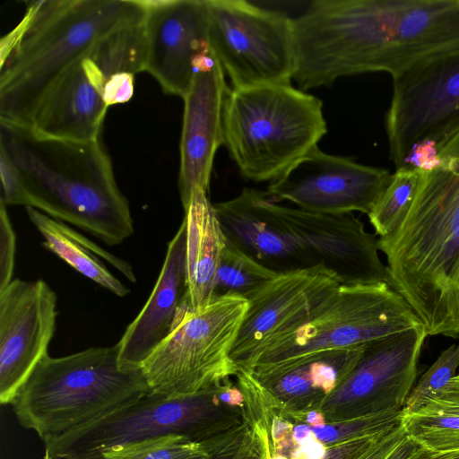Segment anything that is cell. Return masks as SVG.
Instances as JSON below:
<instances>
[{"instance_id": "obj_1", "label": "cell", "mask_w": 459, "mask_h": 459, "mask_svg": "<svg viewBox=\"0 0 459 459\" xmlns=\"http://www.w3.org/2000/svg\"><path fill=\"white\" fill-rule=\"evenodd\" d=\"M293 26V80L307 91L458 49L459 0H316Z\"/></svg>"}, {"instance_id": "obj_2", "label": "cell", "mask_w": 459, "mask_h": 459, "mask_svg": "<svg viewBox=\"0 0 459 459\" xmlns=\"http://www.w3.org/2000/svg\"><path fill=\"white\" fill-rule=\"evenodd\" d=\"M377 247L386 257L387 284L428 336L459 338V133L439 147L403 222Z\"/></svg>"}, {"instance_id": "obj_3", "label": "cell", "mask_w": 459, "mask_h": 459, "mask_svg": "<svg viewBox=\"0 0 459 459\" xmlns=\"http://www.w3.org/2000/svg\"><path fill=\"white\" fill-rule=\"evenodd\" d=\"M143 0H40L0 45V122L29 127L62 74L98 41L143 21Z\"/></svg>"}, {"instance_id": "obj_4", "label": "cell", "mask_w": 459, "mask_h": 459, "mask_svg": "<svg viewBox=\"0 0 459 459\" xmlns=\"http://www.w3.org/2000/svg\"><path fill=\"white\" fill-rule=\"evenodd\" d=\"M0 148L19 172L25 207L77 226L110 246L134 233L129 203L100 139L51 138L0 122Z\"/></svg>"}, {"instance_id": "obj_5", "label": "cell", "mask_w": 459, "mask_h": 459, "mask_svg": "<svg viewBox=\"0 0 459 459\" xmlns=\"http://www.w3.org/2000/svg\"><path fill=\"white\" fill-rule=\"evenodd\" d=\"M151 392L142 368L126 369L118 346L42 359L13 397L19 423L50 440Z\"/></svg>"}, {"instance_id": "obj_6", "label": "cell", "mask_w": 459, "mask_h": 459, "mask_svg": "<svg viewBox=\"0 0 459 459\" xmlns=\"http://www.w3.org/2000/svg\"><path fill=\"white\" fill-rule=\"evenodd\" d=\"M326 133L321 100L290 83L228 91L223 144L241 175L249 180L277 179L317 147Z\"/></svg>"}, {"instance_id": "obj_7", "label": "cell", "mask_w": 459, "mask_h": 459, "mask_svg": "<svg viewBox=\"0 0 459 459\" xmlns=\"http://www.w3.org/2000/svg\"><path fill=\"white\" fill-rule=\"evenodd\" d=\"M247 307L246 299L224 295L196 310L186 296L169 335L141 366L150 391L168 398L191 396L237 374L230 351Z\"/></svg>"}, {"instance_id": "obj_8", "label": "cell", "mask_w": 459, "mask_h": 459, "mask_svg": "<svg viewBox=\"0 0 459 459\" xmlns=\"http://www.w3.org/2000/svg\"><path fill=\"white\" fill-rule=\"evenodd\" d=\"M421 325L406 299L387 283L341 285L306 321L268 341L246 371L362 346Z\"/></svg>"}, {"instance_id": "obj_9", "label": "cell", "mask_w": 459, "mask_h": 459, "mask_svg": "<svg viewBox=\"0 0 459 459\" xmlns=\"http://www.w3.org/2000/svg\"><path fill=\"white\" fill-rule=\"evenodd\" d=\"M143 21L115 30L76 60L46 94L30 127L51 138L99 140L108 108L103 94L109 78L144 72Z\"/></svg>"}, {"instance_id": "obj_10", "label": "cell", "mask_w": 459, "mask_h": 459, "mask_svg": "<svg viewBox=\"0 0 459 459\" xmlns=\"http://www.w3.org/2000/svg\"><path fill=\"white\" fill-rule=\"evenodd\" d=\"M219 386L179 398L149 392L62 436L44 441L46 453L54 459H100L110 449L160 437L208 439Z\"/></svg>"}, {"instance_id": "obj_11", "label": "cell", "mask_w": 459, "mask_h": 459, "mask_svg": "<svg viewBox=\"0 0 459 459\" xmlns=\"http://www.w3.org/2000/svg\"><path fill=\"white\" fill-rule=\"evenodd\" d=\"M210 49L233 88L290 83L293 19L244 0H206Z\"/></svg>"}, {"instance_id": "obj_12", "label": "cell", "mask_w": 459, "mask_h": 459, "mask_svg": "<svg viewBox=\"0 0 459 459\" xmlns=\"http://www.w3.org/2000/svg\"><path fill=\"white\" fill-rule=\"evenodd\" d=\"M392 77L385 129L390 159L399 169L418 143L430 141L439 148L459 133V48Z\"/></svg>"}, {"instance_id": "obj_13", "label": "cell", "mask_w": 459, "mask_h": 459, "mask_svg": "<svg viewBox=\"0 0 459 459\" xmlns=\"http://www.w3.org/2000/svg\"><path fill=\"white\" fill-rule=\"evenodd\" d=\"M391 178L387 169L332 155L317 146L271 182L266 192L276 203L289 201L313 212L368 215Z\"/></svg>"}, {"instance_id": "obj_14", "label": "cell", "mask_w": 459, "mask_h": 459, "mask_svg": "<svg viewBox=\"0 0 459 459\" xmlns=\"http://www.w3.org/2000/svg\"><path fill=\"white\" fill-rule=\"evenodd\" d=\"M428 336L423 325L367 342L354 368L328 394L352 419L402 411L413 388Z\"/></svg>"}, {"instance_id": "obj_15", "label": "cell", "mask_w": 459, "mask_h": 459, "mask_svg": "<svg viewBox=\"0 0 459 459\" xmlns=\"http://www.w3.org/2000/svg\"><path fill=\"white\" fill-rule=\"evenodd\" d=\"M323 265L281 273L248 299L230 351L238 370H247L265 343L306 321L341 286Z\"/></svg>"}, {"instance_id": "obj_16", "label": "cell", "mask_w": 459, "mask_h": 459, "mask_svg": "<svg viewBox=\"0 0 459 459\" xmlns=\"http://www.w3.org/2000/svg\"><path fill=\"white\" fill-rule=\"evenodd\" d=\"M56 316V295L41 279H13L0 291L1 404H11L36 366L48 355Z\"/></svg>"}, {"instance_id": "obj_17", "label": "cell", "mask_w": 459, "mask_h": 459, "mask_svg": "<svg viewBox=\"0 0 459 459\" xmlns=\"http://www.w3.org/2000/svg\"><path fill=\"white\" fill-rule=\"evenodd\" d=\"M144 72L163 91L184 98L210 53L206 0H143Z\"/></svg>"}, {"instance_id": "obj_18", "label": "cell", "mask_w": 459, "mask_h": 459, "mask_svg": "<svg viewBox=\"0 0 459 459\" xmlns=\"http://www.w3.org/2000/svg\"><path fill=\"white\" fill-rule=\"evenodd\" d=\"M273 207L314 263L333 273L342 285L387 283L376 235L353 213H318L276 202Z\"/></svg>"}, {"instance_id": "obj_19", "label": "cell", "mask_w": 459, "mask_h": 459, "mask_svg": "<svg viewBox=\"0 0 459 459\" xmlns=\"http://www.w3.org/2000/svg\"><path fill=\"white\" fill-rule=\"evenodd\" d=\"M228 91L224 72L211 51L199 64L183 98L178 190L184 210L196 188L208 192L214 156L223 144Z\"/></svg>"}, {"instance_id": "obj_20", "label": "cell", "mask_w": 459, "mask_h": 459, "mask_svg": "<svg viewBox=\"0 0 459 459\" xmlns=\"http://www.w3.org/2000/svg\"><path fill=\"white\" fill-rule=\"evenodd\" d=\"M267 192L244 188L236 197L213 204L225 238L278 273L317 266L273 207Z\"/></svg>"}, {"instance_id": "obj_21", "label": "cell", "mask_w": 459, "mask_h": 459, "mask_svg": "<svg viewBox=\"0 0 459 459\" xmlns=\"http://www.w3.org/2000/svg\"><path fill=\"white\" fill-rule=\"evenodd\" d=\"M186 224L183 219L169 241L154 288L143 307L117 342L118 362L126 369L141 368L143 361L169 335L187 296Z\"/></svg>"}, {"instance_id": "obj_22", "label": "cell", "mask_w": 459, "mask_h": 459, "mask_svg": "<svg viewBox=\"0 0 459 459\" xmlns=\"http://www.w3.org/2000/svg\"><path fill=\"white\" fill-rule=\"evenodd\" d=\"M206 191L196 188L185 211L187 300L194 309L214 297L216 272L226 238Z\"/></svg>"}, {"instance_id": "obj_23", "label": "cell", "mask_w": 459, "mask_h": 459, "mask_svg": "<svg viewBox=\"0 0 459 459\" xmlns=\"http://www.w3.org/2000/svg\"><path fill=\"white\" fill-rule=\"evenodd\" d=\"M30 221L44 238L43 246L73 269L118 297L130 290L117 279L103 261L119 271L127 280L136 281L132 265L108 253L65 222L30 206L25 207Z\"/></svg>"}, {"instance_id": "obj_24", "label": "cell", "mask_w": 459, "mask_h": 459, "mask_svg": "<svg viewBox=\"0 0 459 459\" xmlns=\"http://www.w3.org/2000/svg\"><path fill=\"white\" fill-rule=\"evenodd\" d=\"M401 423L407 436L428 450H459V375L416 411L402 414Z\"/></svg>"}, {"instance_id": "obj_25", "label": "cell", "mask_w": 459, "mask_h": 459, "mask_svg": "<svg viewBox=\"0 0 459 459\" xmlns=\"http://www.w3.org/2000/svg\"><path fill=\"white\" fill-rule=\"evenodd\" d=\"M280 274L247 255L226 238L216 272L214 297L236 295L247 300Z\"/></svg>"}, {"instance_id": "obj_26", "label": "cell", "mask_w": 459, "mask_h": 459, "mask_svg": "<svg viewBox=\"0 0 459 459\" xmlns=\"http://www.w3.org/2000/svg\"><path fill=\"white\" fill-rule=\"evenodd\" d=\"M423 169L402 168L392 174L390 183L368 215L376 235L394 233L407 216L417 195Z\"/></svg>"}, {"instance_id": "obj_27", "label": "cell", "mask_w": 459, "mask_h": 459, "mask_svg": "<svg viewBox=\"0 0 459 459\" xmlns=\"http://www.w3.org/2000/svg\"><path fill=\"white\" fill-rule=\"evenodd\" d=\"M210 439L197 441L171 436L110 449L100 459H208L212 456Z\"/></svg>"}, {"instance_id": "obj_28", "label": "cell", "mask_w": 459, "mask_h": 459, "mask_svg": "<svg viewBox=\"0 0 459 459\" xmlns=\"http://www.w3.org/2000/svg\"><path fill=\"white\" fill-rule=\"evenodd\" d=\"M459 367V343L444 350L411 389L402 409L406 415L416 411L437 391L445 386Z\"/></svg>"}, {"instance_id": "obj_29", "label": "cell", "mask_w": 459, "mask_h": 459, "mask_svg": "<svg viewBox=\"0 0 459 459\" xmlns=\"http://www.w3.org/2000/svg\"><path fill=\"white\" fill-rule=\"evenodd\" d=\"M6 207L0 201V291L13 280L16 251V235Z\"/></svg>"}, {"instance_id": "obj_30", "label": "cell", "mask_w": 459, "mask_h": 459, "mask_svg": "<svg viewBox=\"0 0 459 459\" xmlns=\"http://www.w3.org/2000/svg\"><path fill=\"white\" fill-rule=\"evenodd\" d=\"M1 196L0 201L6 206L24 205L25 195L19 172L6 154L0 148Z\"/></svg>"}, {"instance_id": "obj_31", "label": "cell", "mask_w": 459, "mask_h": 459, "mask_svg": "<svg viewBox=\"0 0 459 459\" xmlns=\"http://www.w3.org/2000/svg\"><path fill=\"white\" fill-rule=\"evenodd\" d=\"M134 75L130 73H118L109 78L103 94L104 101L108 108L115 104L125 103L132 98Z\"/></svg>"}, {"instance_id": "obj_32", "label": "cell", "mask_w": 459, "mask_h": 459, "mask_svg": "<svg viewBox=\"0 0 459 459\" xmlns=\"http://www.w3.org/2000/svg\"><path fill=\"white\" fill-rule=\"evenodd\" d=\"M422 446L413 438L406 436L385 457V459H414Z\"/></svg>"}, {"instance_id": "obj_33", "label": "cell", "mask_w": 459, "mask_h": 459, "mask_svg": "<svg viewBox=\"0 0 459 459\" xmlns=\"http://www.w3.org/2000/svg\"><path fill=\"white\" fill-rule=\"evenodd\" d=\"M325 447L315 438L306 442L291 454L292 459H323L325 455Z\"/></svg>"}, {"instance_id": "obj_34", "label": "cell", "mask_w": 459, "mask_h": 459, "mask_svg": "<svg viewBox=\"0 0 459 459\" xmlns=\"http://www.w3.org/2000/svg\"><path fill=\"white\" fill-rule=\"evenodd\" d=\"M312 430L316 438L324 442L334 441L340 436L339 430H337L334 427L331 425H325L324 423L316 425Z\"/></svg>"}, {"instance_id": "obj_35", "label": "cell", "mask_w": 459, "mask_h": 459, "mask_svg": "<svg viewBox=\"0 0 459 459\" xmlns=\"http://www.w3.org/2000/svg\"><path fill=\"white\" fill-rule=\"evenodd\" d=\"M414 459H459V450L436 452L421 447Z\"/></svg>"}, {"instance_id": "obj_36", "label": "cell", "mask_w": 459, "mask_h": 459, "mask_svg": "<svg viewBox=\"0 0 459 459\" xmlns=\"http://www.w3.org/2000/svg\"><path fill=\"white\" fill-rule=\"evenodd\" d=\"M293 437L299 445L316 438L312 429L306 425L296 427L293 431Z\"/></svg>"}, {"instance_id": "obj_37", "label": "cell", "mask_w": 459, "mask_h": 459, "mask_svg": "<svg viewBox=\"0 0 459 459\" xmlns=\"http://www.w3.org/2000/svg\"><path fill=\"white\" fill-rule=\"evenodd\" d=\"M289 429V425L281 421L276 420L273 427V434L275 439L281 438Z\"/></svg>"}, {"instance_id": "obj_38", "label": "cell", "mask_w": 459, "mask_h": 459, "mask_svg": "<svg viewBox=\"0 0 459 459\" xmlns=\"http://www.w3.org/2000/svg\"><path fill=\"white\" fill-rule=\"evenodd\" d=\"M307 421L310 424L319 425L323 424V418L317 412H310L307 417Z\"/></svg>"}, {"instance_id": "obj_39", "label": "cell", "mask_w": 459, "mask_h": 459, "mask_svg": "<svg viewBox=\"0 0 459 459\" xmlns=\"http://www.w3.org/2000/svg\"><path fill=\"white\" fill-rule=\"evenodd\" d=\"M42 459H54V458H53V457H51L49 455H48V454L46 453Z\"/></svg>"}, {"instance_id": "obj_40", "label": "cell", "mask_w": 459, "mask_h": 459, "mask_svg": "<svg viewBox=\"0 0 459 459\" xmlns=\"http://www.w3.org/2000/svg\"><path fill=\"white\" fill-rule=\"evenodd\" d=\"M273 459H286V458H284V457H282V456H276V457H274V458H273Z\"/></svg>"}, {"instance_id": "obj_41", "label": "cell", "mask_w": 459, "mask_h": 459, "mask_svg": "<svg viewBox=\"0 0 459 459\" xmlns=\"http://www.w3.org/2000/svg\"><path fill=\"white\" fill-rule=\"evenodd\" d=\"M208 459H212V457H210V458H208Z\"/></svg>"}]
</instances>
